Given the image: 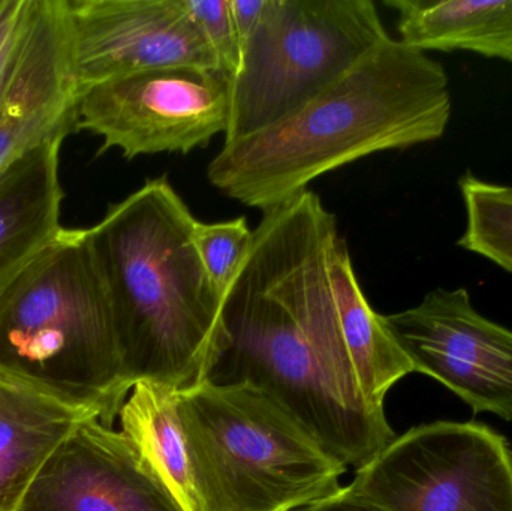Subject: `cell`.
Instances as JSON below:
<instances>
[{
    "label": "cell",
    "instance_id": "cell-1",
    "mask_svg": "<svg viewBox=\"0 0 512 511\" xmlns=\"http://www.w3.org/2000/svg\"><path fill=\"white\" fill-rule=\"evenodd\" d=\"M339 237L336 216L309 189L262 212L222 294L204 381L252 384L358 470L396 434L367 402L340 330L328 272Z\"/></svg>",
    "mask_w": 512,
    "mask_h": 511
},
{
    "label": "cell",
    "instance_id": "cell-2",
    "mask_svg": "<svg viewBox=\"0 0 512 511\" xmlns=\"http://www.w3.org/2000/svg\"><path fill=\"white\" fill-rule=\"evenodd\" d=\"M451 111L444 66L388 36L279 122L224 144L207 179L265 212L343 165L439 140Z\"/></svg>",
    "mask_w": 512,
    "mask_h": 511
},
{
    "label": "cell",
    "instance_id": "cell-3",
    "mask_svg": "<svg viewBox=\"0 0 512 511\" xmlns=\"http://www.w3.org/2000/svg\"><path fill=\"white\" fill-rule=\"evenodd\" d=\"M197 222L162 176L86 228L131 389L153 381L180 392L206 377L224 293L198 254Z\"/></svg>",
    "mask_w": 512,
    "mask_h": 511
},
{
    "label": "cell",
    "instance_id": "cell-4",
    "mask_svg": "<svg viewBox=\"0 0 512 511\" xmlns=\"http://www.w3.org/2000/svg\"><path fill=\"white\" fill-rule=\"evenodd\" d=\"M0 372L113 426L131 392L86 228H62L0 296Z\"/></svg>",
    "mask_w": 512,
    "mask_h": 511
},
{
    "label": "cell",
    "instance_id": "cell-5",
    "mask_svg": "<svg viewBox=\"0 0 512 511\" xmlns=\"http://www.w3.org/2000/svg\"><path fill=\"white\" fill-rule=\"evenodd\" d=\"M177 414L200 511H298L342 489L345 465L252 384L180 390Z\"/></svg>",
    "mask_w": 512,
    "mask_h": 511
},
{
    "label": "cell",
    "instance_id": "cell-6",
    "mask_svg": "<svg viewBox=\"0 0 512 511\" xmlns=\"http://www.w3.org/2000/svg\"><path fill=\"white\" fill-rule=\"evenodd\" d=\"M388 36L370 0H267L231 78L224 144L279 122Z\"/></svg>",
    "mask_w": 512,
    "mask_h": 511
},
{
    "label": "cell",
    "instance_id": "cell-7",
    "mask_svg": "<svg viewBox=\"0 0 512 511\" xmlns=\"http://www.w3.org/2000/svg\"><path fill=\"white\" fill-rule=\"evenodd\" d=\"M346 489L387 511H512V450L484 423H426L394 438Z\"/></svg>",
    "mask_w": 512,
    "mask_h": 511
},
{
    "label": "cell",
    "instance_id": "cell-8",
    "mask_svg": "<svg viewBox=\"0 0 512 511\" xmlns=\"http://www.w3.org/2000/svg\"><path fill=\"white\" fill-rule=\"evenodd\" d=\"M231 77L218 68L173 66L114 78L78 102L75 131L102 138L101 152L126 159L183 153L209 144L228 129Z\"/></svg>",
    "mask_w": 512,
    "mask_h": 511
},
{
    "label": "cell",
    "instance_id": "cell-9",
    "mask_svg": "<svg viewBox=\"0 0 512 511\" xmlns=\"http://www.w3.org/2000/svg\"><path fill=\"white\" fill-rule=\"evenodd\" d=\"M384 323L414 372L444 384L474 413L512 422V330L483 317L466 288H436Z\"/></svg>",
    "mask_w": 512,
    "mask_h": 511
},
{
    "label": "cell",
    "instance_id": "cell-10",
    "mask_svg": "<svg viewBox=\"0 0 512 511\" xmlns=\"http://www.w3.org/2000/svg\"><path fill=\"white\" fill-rule=\"evenodd\" d=\"M75 74L84 92L150 69L219 68L182 0H66Z\"/></svg>",
    "mask_w": 512,
    "mask_h": 511
},
{
    "label": "cell",
    "instance_id": "cell-11",
    "mask_svg": "<svg viewBox=\"0 0 512 511\" xmlns=\"http://www.w3.org/2000/svg\"><path fill=\"white\" fill-rule=\"evenodd\" d=\"M17 511H186L134 444L87 417L57 447Z\"/></svg>",
    "mask_w": 512,
    "mask_h": 511
},
{
    "label": "cell",
    "instance_id": "cell-12",
    "mask_svg": "<svg viewBox=\"0 0 512 511\" xmlns=\"http://www.w3.org/2000/svg\"><path fill=\"white\" fill-rule=\"evenodd\" d=\"M78 90L66 0H38L0 84V173L77 128Z\"/></svg>",
    "mask_w": 512,
    "mask_h": 511
},
{
    "label": "cell",
    "instance_id": "cell-13",
    "mask_svg": "<svg viewBox=\"0 0 512 511\" xmlns=\"http://www.w3.org/2000/svg\"><path fill=\"white\" fill-rule=\"evenodd\" d=\"M63 140L48 141L0 173V296L63 228Z\"/></svg>",
    "mask_w": 512,
    "mask_h": 511
},
{
    "label": "cell",
    "instance_id": "cell-14",
    "mask_svg": "<svg viewBox=\"0 0 512 511\" xmlns=\"http://www.w3.org/2000/svg\"><path fill=\"white\" fill-rule=\"evenodd\" d=\"M87 417L95 416L0 372V511H17L39 470Z\"/></svg>",
    "mask_w": 512,
    "mask_h": 511
},
{
    "label": "cell",
    "instance_id": "cell-15",
    "mask_svg": "<svg viewBox=\"0 0 512 511\" xmlns=\"http://www.w3.org/2000/svg\"><path fill=\"white\" fill-rule=\"evenodd\" d=\"M399 14L402 44L414 50L472 51L512 63V0H385Z\"/></svg>",
    "mask_w": 512,
    "mask_h": 511
},
{
    "label": "cell",
    "instance_id": "cell-16",
    "mask_svg": "<svg viewBox=\"0 0 512 511\" xmlns=\"http://www.w3.org/2000/svg\"><path fill=\"white\" fill-rule=\"evenodd\" d=\"M328 272L340 330L361 390L372 407L384 410L391 387L412 374L414 366L385 326L384 315L367 302L342 237L331 251Z\"/></svg>",
    "mask_w": 512,
    "mask_h": 511
},
{
    "label": "cell",
    "instance_id": "cell-17",
    "mask_svg": "<svg viewBox=\"0 0 512 511\" xmlns=\"http://www.w3.org/2000/svg\"><path fill=\"white\" fill-rule=\"evenodd\" d=\"M117 419L120 432L134 444L185 510L200 511L177 414V390L153 381H138Z\"/></svg>",
    "mask_w": 512,
    "mask_h": 511
},
{
    "label": "cell",
    "instance_id": "cell-18",
    "mask_svg": "<svg viewBox=\"0 0 512 511\" xmlns=\"http://www.w3.org/2000/svg\"><path fill=\"white\" fill-rule=\"evenodd\" d=\"M466 230L457 246L512 273V188L484 182L471 173L459 182Z\"/></svg>",
    "mask_w": 512,
    "mask_h": 511
},
{
    "label": "cell",
    "instance_id": "cell-19",
    "mask_svg": "<svg viewBox=\"0 0 512 511\" xmlns=\"http://www.w3.org/2000/svg\"><path fill=\"white\" fill-rule=\"evenodd\" d=\"M252 233L254 230L249 228L248 219L243 216L216 224L197 222L194 231L195 246L204 269L222 293L248 252Z\"/></svg>",
    "mask_w": 512,
    "mask_h": 511
},
{
    "label": "cell",
    "instance_id": "cell-20",
    "mask_svg": "<svg viewBox=\"0 0 512 511\" xmlns=\"http://www.w3.org/2000/svg\"><path fill=\"white\" fill-rule=\"evenodd\" d=\"M182 5L215 53L219 68L233 78L239 72L242 54L230 0H182Z\"/></svg>",
    "mask_w": 512,
    "mask_h": 511
},
{
    "label": "cell",
    "instance_id": "cell-21",
    "mask_svg": "<svg viewBox=\"0 0 512 511\" xmlns=\"http://www.w3.org/2000/svg\"><path fill=\"white\" fill-rule=\"evenodd\" d=\"M38 0H0V84L32 23Z\"/></svg>",
    "mask_w": 512,
    "mask_h": 511
},
{
    "label": "cell",
    "instance_id": "cell-22",
    "mask_svg": "<svg viewBox=\"0 0 512 511\" xmlns=\"http://www.w3.org/2000/svg\"><path fill=\"white\" fill-rule=\"evenodd\" d=\"M265 5H267V0H230L240 54H243L249 39L254 35L259 20L264 14Z\"/></svg>",
    "mask_w": 512,
    "mask_h": 511
},
{
    "label": "cell",
    "instance_id": "cell-23",
    "mask_svg": "<svg viewBox=\"0 0 512 511\" xmlns=\"http://www.w3.org/2000/svg\"><path fill=\"white\" fill-rule=\"evenodd\" d=\"M298 511H387L370 501L363 500L357 495L351 494L346 488L340 489L336 495L327 498V500L319 501Z\"/></svg>",
    "mask_w": 512,
    "mask_h": 511
}]
</instances>
